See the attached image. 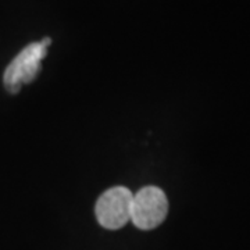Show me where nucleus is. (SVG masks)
<instances>
[{
	"mask_svg": "<svg viewBox=\"0 0 250 250\" xmlns=\"http://www.w3.org/2000/svg\"><path fill=\"white\" fill-rule=\"evenodd\" d=\"M50 43V38H43L42 42L31 43L10 62L3 75L4 86L10 93H17L22 85L32 82L38 77L41 71V62L46 57Z\"/></svg>",
	"mask_w": 250,
	"mask_h": 250,
	"instance_id": "1",
	"label": "nucleus"
},
{
	"mask_svg": "<svg viewBox=\"0 0 250 250\" xmlns=\"http://www.w3.org/2000/svg\"><path fill=\"white\" fill-rule=\"evenodd\" d=\"M168 213V200L160 188H142L132 199L131 221L142 231H150L160 225Z\"/></svg>",
	"mask_w": 250,
	"mask_h": 250,
	"instance_id": "2",
	"label": "nucleus"
},
{
	"mask_svg": "<svg viewBox=\"0 0 250 250\" xmlns=\"http://www.w3.org/2000/svg\"><path fill=\"white\" fill-rule=\"evenodd\" d=\"M134 193L124 187L106 190L98 199L95 213L99 224L106 229H120L131 221V207Z\"/></svg>",
	"mask_w": 250,
	"mask_h": 250,
	"instance_id": "3",
	"label": "nucleus"
}]
</instances>
